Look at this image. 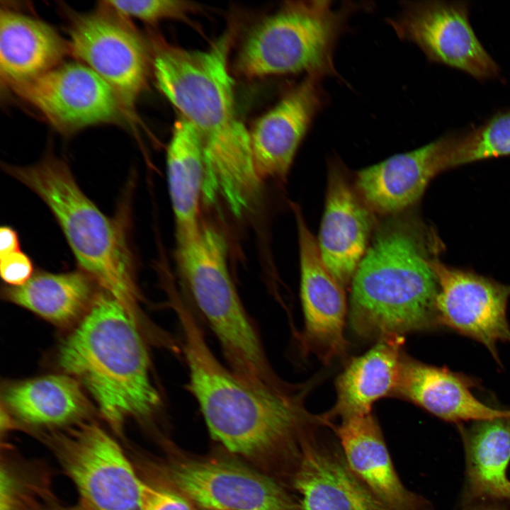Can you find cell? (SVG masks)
<instances>
[{
    "instance_id": "1",
    "label": "cell",
    "mask_w": 510,
    "mask_h": 510,
    "mask_svg": "<svg viewBox=\"0 0 510 510\" xmlns=\"http://www.w3.org/2000/svg\"><path fill=\"white\" fill-rule=\"evenodd\" d=\"M182 332L188 387L211 436L229 451L258 457L303 440L322 416L310 413L305 399L312 384L285 393L256 390L225 367L211 351L188 307L173 306Z\"/></svg>"
},
{
    "instance_id": "2",
    "label": "cell",
    "mask_w": 510,
    "mask_h": 510,
    "mask_svg": "<svg viewBox=\"0 0 510 510\" xmlns=\"http://www.w3.org/2000/svg\"><path fill=\"white\" fill-rule=\"evenodd\" d=\"M420 226L393 215L375 230L351 283L348 319L379 340L438 327V285Z\"/></svg>"
},
{
    "instance_id": "3",
    "label": "cell",
    "mask_w": 510,
    "mask_h": 510,
    "mask_svg": "<svg viewBox=\"0 0 510 510\" xmlns=\"http://www.w3.org/2000/svg\"><path fill=\"white\" fill-rule=\"evenodd\" d=\"M58 361L86 387L117 431L126 418L146 419L159 407L133 312L103 289L63 341Z\"/></svg>"
},
{
    "instance_id": "4",
    "label": "cell",
    "mask_w": 510,
    "mask_h": 510,
    "mask_svg": "<svg viewBox=\"0 0 510 510\" xmlns=\"http://www.w3.org/2000/svg\"><path fill=\"white\" fill-rule=\"evenodd\" d=\"M176 242L180 272L215 335L229 368L254 389L280 390L285 382L271 366L234 287L223 235L200 221L193 228L176 230Z\"/></svg>"
},
{
    "instance_id": "5",
    "label": "cell",
    "mask_w": 510,
    "mask_h": 510,
    "mask_svg": "<svg viewBox=\"0 0 510 510\" xmlns=\"http://www.w3.org/2000/svg\"><path fill=\"white\" fill-rule=\"evenodd\" d=\"M4 170L50 208L80 269L133 311L137 288L125 219L104 215L82 191L68 165L51 154L33 165H4Z\"/></svg>"
},
{
    "instance_id": "6",
    "label": "cell",
    "mask_w": 510,
    "mask_h": 510,
    "mask_svg": "<svg viewBox=\"0 0 510 510\" xmlns=\"http://www.w3.org/2000/svg\"><path fill=\"white\" fill-rule=\"evenodd\" d=\"M357 7L334 8L330 1L287 2L250 32L239 54V72L248 78L298 72L319 79L338 76L334 47Z\"/></svg>"
},
{
    "instance_id": "7",
    "label": "cell",
    "mask_w": 510,
    "mask_h": 510,
    "mask_svg": "<svg viewBox=\"0 0 510 510\" xmlns=\"http://www.w3.org/2000/svg\"><path fill=\"white\" fill-rule=\"evenodd\" d=\"M233 40L226 31L205 50L160 45L153 57L157 85L204 138L236 118L234 83L228 67Z\"/></svg>"
},
{
    "instance_id": "8",
    "label": "cell",
    "mask_w": 510,
    "mask_h": 510,
    "mask_svg": "<svg viewBox=\"0 0 510 510\" xmlns=\"http://www.w3.org/2000/svg\"><path fill=\"white\" fill-rule=\"evenodd\" d=\"M50 444L90 510H143V481L101 426L79 422L54 434Z\"/></svg>"
},
{
    "instance_id": "9",
    "label": "cell",
    "mask_w": 510,
    "mask_h": 510,
    "mask_svg": "<svg viewBox=\"0 0 510 510\" xmlns=\"http://www.w3.org/2000/svg\"><path fill=\"white\" fill-rule=\"evenodd\" d=\"M397 35L417 45L433 62L484 81L497 78L499 67L475 35L465 1H404L387 19Z\"/></svg>"
},
{
    "instance_id": "10",
    "label": "cell",
    "mask_w": 510,
    "mask_h": 510,
    "mask_svg": "<svg viewBox=\"0 0 510 510\" xmlns=\"http://www.w3.org/2000/svg\"><path fill=\"white\" fill-rule=\"evenodd\" d=\"M10 88L64 133L114 122L124 108L110 86L79 62L60 64Z\"/></svg>"
},
{
    "instance_id": "11",
    "label": "cell",
    "mask_w": 510,
    "mask_h": 510,
    "mask_svg": "<svg viewBox=\"0 0 510 510\" xmlns=\"http://www.w3.org/2000/svg\"><path fill=\"white\" fill-rule=\"evenodd\" d=\"M100 11L74 18L68 50L91 69L132 108L148 74V55L138 35L103 5Z\"/></svg>"
},
{
    "instance_id": "12",
    "label": "cell",
    "mask_w": 510,
    "mask_h": 510,
    "mask_svg": "<svg viewBox=\"0 0 510 510\" xmlns=\"http://www.w3.org/2000/svg\"><path fill=\"white\" fill-rule=\"evenodd\" d=\"M167 476L179 493L209 510H303L276 481L226 460H188Z\"/></svg>"
},
{
    "instance_id": "13",
    "label": "cell",
    "mask_w": 510,
    "mask_h": 510,
    "mask_svg": "<svg viewBox=\"0 0 510 510\" xmlns=\"http://www.w3.org/2000/svg\"><path fill=\"white\" fill-rule=\"evenodd\" d=\"M431 266L438 285V325L479 341L498 361L497 344L510 343L506 316L510 285L434 259Z\"/></svg>"
},
{
    "instance_id": "14",
    "label": "cell",
    "mask_w": 510,
    "mask_h": 510,
    "mask_svg": "<svg viewBox=\"0 0 510 510\" xmlns=\"http://www.w3.org/2000/svg\"><path fill=\"white\" fill-rule=\"evenodd\" d=\"M298 234L300 297L305 319L300 341L306 352L329 363L347 350L344 287L329 271L300 207L291 203Z\"/></svg>"
},
{
    "instance_id": "15",
    "label": "cell",
    "mask_w": 510,
    "mask_h": 510,
    "mask_svg": "<svg viewBox=\"0 0 510 510\" xmlns=\"http://www.w3.org/2000/svg\"><path fill=\"white\" fill-rule=\"evenodd\" d=\"M373 212L339 162L329 164L327 196L318 241L322 259L344 287L351 284L369 245Z\"/></svg>"
},
{
    "instance_id": "16",
    "label": "cell",
    "mask_w": 510,
    "mask_h": 510,
    "mask_svg": "<svg viewBox=\"0 0 510 510\" xmlns=\"http://www.w3.org/2000/svg\"><path fill=\"white\" fill-rule=\"evenodd\" d=\"M459 135L448 133L358 171L354 182L357 191L373 212L401 213L420 198L437 174L448 168L450 153Z\"/></svg>"
},
{
    "instance_id": "17",
    "label": "cell",
    "mask_w": 510,
    "mask_h": 510,
    "mask_svg": "<svg viewBox=\"0 0 510 510\" xmlns=\"http://www.w3.org/2000/svg\"><path fill=\"white\" fill-rule=\"evenodd\" d=\"M319 79L307 76L259 118L249 132L256 170L262 181H285L301 142L323 106Z\"/></svg>"
},
{
    "instance_id": "18",
    "label": "cell",
    "mask_w": 510,
    "mask_h": 510,
    "mask_svg": "<svg viewBox=\"0 0 510 510\" xmlns=\"http://www.w3.org/2000/svg\"><path fill=\"white\" fill-rule=\"evenodd\" d=\"M203 153L202 198L210 203L220 198L237 217L249 212L260 198L262 183L255 167L249 130L235 118L203 138Z\"/></svg>"
},
{
    "instance_id": "19",
    "label": "cell",
    "mask_w": 510,
    "mask_h": 510,
    "mask_svg": "<svg viewBox=\"0 0 510 510\" xmlns=\"http://www.w3.org/2000/svg\"><path fill=\"white\" fill-rule=\"evenodd\" d=\"M473 381L465 375L429 365L403 353L392 396L454 423L510 417V410L492 407L472 392Z\"/></svg>"
},
{
    "instance_id": "20",
    "label": "cell",
    "mask_w": 510,
    "mask_h": 510,
    "mask_svg": "<svg viewBox=\"0 0 510 510\" xmlns=\"http://www.w3.org/2000/svg\"><path fill=\"white\" fill-rule=\"evenodd\" d=\"M294 487L303 510H387L348 466L341 453L302 443Z\"/></svg>"
},
{
    "instance_id": "21",
    "label": "cell",
    "mask_w": 510,
    "mask_h": 510,
    "mask_svg": "<svg viewBox=\"0 0 510 510\" xmlns=\"http://www.w3.org/2000/svg\"><path fill=\"white\" fill-rule=\"evenodd\" d=\"M334 431L348 466L387 510H417L418 499L400 479L372 413L341 419Z\"/></svg>"
},
{
    "instance_id": "22",
    "label": "cell",
    "mask_w": 510,
    "mask_h": 510,
    "mask_svg": "<svg viewBox=\"0 0 510 510\" xmlns=\"http://www.w3.org/2000/svg\"><path fill=\"white\" fill-rule=\"evenodd\" d=\"M403 342V336L381 339L348 362L335 382L336 402L322 415L327 424L334 418L371 413L374 403L392 396L404 353Z\"/></svg>"
},
{
    "instance_id": "23",
    "label": "cell",
    "mask_w": 510,
    "mask_h": 510,
    "mask_svg": "<svg viewBox=\"0 0 510 510\" xmlns=\"http://www.w3.org/2000/svg\"><path fill=\"white\" fill-rule=\"evenodd\" d=\"M68 50L47 23L8 9L0 12V73L7 86L60 65Z\"/></svg>"
},
{
    "instance_id": "24",
    "label": "cell",
    "mask_w": 510,
    "mask_h": 510,
    "mask_svg": "<svg viewBox=\"0 0 510 510\" xmlns=\"http://www.w3.org/2000/svg\"><path fill=\"white\" fill-rule=\"evenodd\" d=\"M96 281L86 272L38 273L24 285L8 286L5 297L45 319L67 325L88 312L96 294Z\"/></svg>"
},
{
    "instance_id": "25",
    "label": "cell",
    "mask_w": 510,
    "mask_h": 510,
    "mask_svg": "<svg viewBox=\"0 0 510 510\" xmlns=\"http://www.w3.org/2000/svg\"><path fill=\"white\" fill-rule=\"evenodd\" d=\"M466 468L471 494L510 500V417L472 421L465 432Z\"/></svg>"
},
{
    "instance_id": "26",
    "label": "cell",
    "mask_w": 510,
    "mask_h": 510,
    "mask_svg": "<svg viewBox=\"0 0 510 510\" xmlns=\"http://www.w3.org/2000/svg\"><path fill=\"white\" fill-rule=\"evenodd\" d=\"M166 171L176 230L196 227L204 180L203 138L182 116L176 121L166 152Z\"/></svg>"
},
{
    "instance_id": "27",
    "label": "cell",
    "mask_w": 510,
    "mask_h": 510,
    "mask_svg": "<svg viewBox=\"0 0 510 510\" xmlns=\"http://www.w3.org/2000/svg\"><path fill=\"white\" fill-rule=\"evenodd\" d=\"M3 397L13 414L33 425L71 424L87 411L79 382L64 375H48L13 385Z\"/></svg>"
},
{
    "instance_id": "28",
    "label": "cell",
    "mask_w": 510,
    "mask_h": 510,
    "mask_svg": "<svg viewBox=\"0 0 510 510\" xmlns=\"http://www.w3.org/2000/svg\"><path fill=\"white\" fill-rule=\"evenodd\" d=\"M510 155V110L494 114L480 125L460 132L448 159V168Z\"/></svg>"
},
{
    "instance_id": "29",
    "label": "cell",
    "mask_w": 510,
    "mask_h": 510,
    "mask_svg": "<svg viewBox=\"0 0 510 510\" xmlns=\"http://www.w3.org/2000/svg\"><path fill=\"white\" fill-rule=\"evenodd\" d=\"M103 4L120 16L147 23L166 18L183 19L196 8L192 2L177 0L106 1Z\"/></svg>"
},
{
    "instance_id": "30",
    "label": "cell",
    "mask_w": 510,
    "mask_h": 510,
    "mask_svg": "<svg viewBox=\"0 0 510 510\" xmlns=\"http://www.w3.org/2000/svg\"><path fill=\"white\" fill-rule=\"evenodd\" d=\"M143 510H195L182 494L142 482Z\"/></svg>"
},
{
    "instance_id": "31",
    "label": "cell",
    "mask_w": 510,
    "mask_h": 510,
    "mask_svg": "<svg viewBox=\"0 0 510 510\" xmlns=\"http://www.w3.org/2000/svg\"><path fill=\"white\" fill-rule=\"evenodd\" d=\"M0 273L9 286H21L33 276V264L23 252L19 251L0 258Z\"/></svg>"
},
{
    "instance_id": "32",
    "label": "cell",
    "mask_w": 510,
    "mask_h": 510,
    "mask_svg": "<svg viewBox=\"0 0 510 510\" xmlns=\"http://www.w3.org/2000/svg\"><path fill=\"white\" fill-rule=\"evenodd\" d=\"M20 242L17 232L9 226L0 229V258L19 251Z\"/></svg>"
},
{
    "instance_id": "33",
    "label": "cell",
    "mask_w": 510,
    "mask_h": 510,
    "mask_svg": "<svg viewBox=\"0 0 510 510\" xmlns=\"http://www.w3.org/2000/svg\"><path fill=\"white\" fill-rule=\"evenodd\" d=\"M56 510H90L85 504H84L81 502L80 504L74 505V506H61L57 505Z\"/></svg>"
},
{
    "instance_id": "34",
    "label": "cell",
    "mask_w": 510,
    "mask_h": 510,
    "mask_svg": "<svg viewBox=\"0 0 510 510\" xmlns=\"http://www.w3.org/2000/svg\"><path fill=\"white\" fill-rule=\"evenodd\" d=\"M477 510H500V509H495V508H482V509H477Z\"/></svg>"
}]
</instances>
